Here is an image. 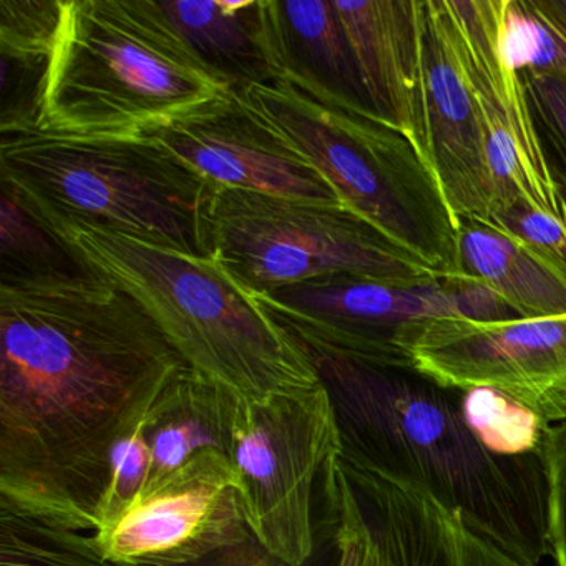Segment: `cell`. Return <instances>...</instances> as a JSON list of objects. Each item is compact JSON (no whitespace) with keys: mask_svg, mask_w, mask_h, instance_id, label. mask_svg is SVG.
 <instances>
[{"mask_svg":"<svg viewBox=\"0 0 566 566\" xmlns=\"http://www.w3.org/2000/svg\"><path fill=\"white\" fill-rule=\"evenodd\" d=\"M343 203L447 281H463L459 223L422 151L376 118L317 101L281 77L238 91Z\"/></svg>","mask_w":566,"mask_h":566,"instance_id":"6","label":"cell"},{"mask_svg":"<svg viewBox=\"0 0 566 566\" xmlns=\"http://www.w3.org/2000/svg\"><path fill=\"white\" fill-rule=\"evenodd\" d=\"M423 155L459 221L499 228L479 105L447 0H422Z\"/></svg>","mask_w":566,"mask_h":566,"instance_id":"13","label":"cell"},{"mask_svg":"<svg viewBox=\"0 0 566 566\" xmlns=\"http://www.w3.org/2000/svg\"><path fill=\"white\" fill-rule=\"evenodd\" d=\"M340 462L400 566H526L423 490L346 457Z\"/></svg>","mask_w":566,"mask_h":566,"instance_id":"16","label":"cell"},{"mask_svg":"<svg viewBox=\"0 0 566 566\" xmlns=\"http://www.w3.org/2000/svg\"><path fill=\"white\" fill-rule=\"evenodd\" d=\"M0 181L51 228L85 224L208 256L217 187L151 138L2 135Z\"/></svg>","mask_w":566,"mask_h":566,"instance_id":"5","label":"cell"},{"mask_svg":"<svg viewBox=\"0 0 566 566\" xmlns=\"http://www.w3.org/2000/svg\"><path fill=\"white\" fill-rule=\"evenodd\" d=\"M207 231L208 256L254 294L336 274L400 286L443 280L343 201L217 188Z\"/></svg>","mask_w":566,"mask_h":566,"instance_id":"7","label":"cell"},{"mask_svg":"<svg viewBox=\"0 0 566 566\" xmlns=\"http://www.w3.org/2000/svg\"><path fill=\"white\" fill-rule=\"evenodd\" d=\"M231 91L158 0H64L39 130L144 137Z\"/></svg>","mask_w":566,"mask_h":566,"instance_id":"4","label":"cell"},{"mask_svg":"<svg viewBox=\"0 0 566 566\" xmlns=\"http://www.w3.org/2000/svg\"><path fill=\"white\" fill-rule=\"evenodd\" d=\"M88 271L69 244L0 181V280L65 276Z\"/></svg>","mask_w":566,"mask_h":566,"instance_id":"21","label":"cell"},{"mask_svg":"<svg viewBox=\"0 0 566 566\" xmlns=\"http://www.w3.org/2000/svg\"><path fill=\"white\" fill-rule=\"evenodd\" d=\"M270 11L281 77L324 104L380 120L334 0H270Z\"/></svg>","mask_w":566,"mask_h":566,"instance_id":"17","label":"cell"},{"mask_svg":"<svg viewBox=\"0 0 566 566\" xmlns=\"http://www.w3.org/2000/svg\"><path fill=\"white\" fill-rule=\"evenodd\" d=\"M64 0H0V52L52 57Z\"/></svg>","mask_w":566,"mask_h":566,"instance_id":"24","label":"cell"},{"mask_svg":"<svg viewBox=\"0 0 566 566\" xmlns=\"http://www.w3.org/2000/svg\"><path fill=\"white\" fill-rule=\"evenodd\" d=\"M510 0H447L479 105L500 224L512 211L556 214L565 207L558 174L539 137L522 74L506 49Z\"/></svg>","mask_w":566,"mask_h":566,"instance_id":"10","label":"cell"},{"mask_svg":"<svg viewBox=\"0 0 566 566\" xmlns=\"http://www.w3.org/2000/svg\"><path fill=\"white\" fill-rule=\"evenodd\" d=\"M535 449L548 485V556L566 566V422L543 427Z\"/></svg>","mask_w":566,"mask_h":566,"instance_id":"27","label":"cell"},{"mask_svg":"<svg viewBox=\"0 0 566 566\" xmlns=\"http://www.w3.org/2000/svg\"><path fill=\"white\" fill-rule=\"evenodd\" d=\"M237 400V394L191 369L178 374L142 420L151 453L145 490L177 472L201 450L217 449L230 457Z\"/></svg>","mask_w":566,"mask_h":566,"instance_id":"20","label":"cell"},{"mask_svg":"<svg viewBox=\"0 0 566 566\" xmlns=\"http://www.w3.org/2000/svg\"><path fill=\"white\" fill-rule=\"evenodd\" d=\"M195 54L234 92L281 78L270 0H158Z\"/></svg>","mask_w":566,"mask_h":566,"instance_id":"18","label":"cell"},{"mask_svg":"<svg viewBox=\"0 0 566 566\" xmlns=\"http://www.w3.org/2000/svg\"><path fill=\"white\" fill-rule=\"evenodd\" d=\"M520 74L525 82L539 137L559 181L566 185V77L542 71H523Z\"/></svg>","mask_w":566,"mask_h":566,"instance_id":"26","label":"cell"},{"mask_svg":"<svg viewBox=\"0 0 566 566\" xmlns=\"http://www.w3.org/2000/svg\"><path fill=\"white\" fill-rule=\"evenodd\" d=\"M563 193H565V207L556 217L530 213V211H512L503 218L500 230L525 238L530 243L543 248L566 264V185H563Z\"/></svg>","mask_w":566,"mask_h":566,"instance_id":"28","label":"cell"},{"mask_svg":"<svg viewBox=\"0 0 566 566\" xmlns=\"http://www.w3.org/2000/svg\"><path fill=\"white\" fill-rule=\"evenodd\" d=\"M256 297L303 346L400 367H412L407 347L427 321L513 317L499 297L462 281L400 286L336 274Z\"/></svg>","mask_w":566,"mask_h":566,"instance_id":"9","label":"cell"},{"mask_svg":"<svg viewBox=\"0 0 566 566\" xmlns=\"http://www.w3.org/2000/svg\"><path fill=\"white\" fill-rule=\"evenodd\" d=\"M188 369L91 270L0 280V505L97 532L115 447Z\"/></svg>","mask_w":566,"mask_h":566,"instance_id":"1","label":"cell"},{"mask_svg":"<svg viewBox=\"0 0 566 566\" xmlns=\"http://www.w3.org/2000/svg\"><path fill=\"white\" fill-rule=\"evenodd\" d=\"M462 283L499 297L520 319L566 316V264L525 238L459 221Z\"/></svg>","mask_w":566,"mask_h":566,"instance_id":"19","label":"cell"},{"mask_svg":"<svg viewBox=\"0 0 566 566\" xmlns=\"http://www.w3.org/2000/svg\"><path fill=\"white\" fill-rule=\"evenodd\" d=\"M150 469V447L145 440L140 422L115 447L112 455L111 480L98 512V530L111 525L118 516L124 515L128 506L142 495L147 486Z\"/></svg>","mask_w":566,"mask_h":566,"instance_id":"25","label":"cell"},{"mask_svg":"<svg viewBox=\"0 0 566 566\" xmlns=\"http://www.w3.org/2000/svg\"><path fill=\"white\" fill-rule=\"evenodd\" d=\"M0 566H125L104 555L94 536L0 505Z\"/></svg>","mask_w":566,"mask_h":566,"instance_id":"22","label":"cell"},{"mask_svg":"<svg viewBox=\"0 0 566 566\" xmlns=\"http://www.w3.org/2000/svg\"><path fill=\"white\" fill-rule=\"evenodd\" d=\"M250 535L230 457L205 449L94 538L120 565L191 566Z\"/></svg>","mask_w":566,"mask_h":566,"instance_id":"12","label":"cell"},{"mask_svg":"<svg viewBox=\"0 0 566 566\" xmlns=\"http://www.w3.org/2000/svg\"><path fill=\"white\" fill-rule=\"evenodd\" d=\"M539 8L566 29V0H536Z\"/></svg>","mask_w":566,"mask_h":566,"instance_id":"30","label":"cell"},{"mask_svg":"<svg viewBox=\"0 0 566 566\" xmlns=\"http://www.w3.org/2000/svg\"><path fill=\"white\" fill-rule=\"evenodd\" d=\"M144 137L160 144L217 188L340 201L326 178L268 128L234 91Z\"/></svg>","mask_w":566,"mask_h":566,"instance_id":"14","label":"cell"},{"mask_svg":"<svg viewBox=\"0 0 566 566\" xmlns=\"http://www.w3.org/2000/svg\"><path fill=\"white\" fill-rule=\"evenodd\" d=\"M303 347L333 400L343 455L429 493L523 565H542L548 485L536 449H499L473 420L465 390L413 367Z\"/></svg>","mask_w":566,"mask_h":566,"instance_id":"2","label":"cell"},{"mask_svg":"<svg viewBox=\"0 0 566 566\" xmlns=\"http://www.w3.org/2000/svg\"><path fill=\"white\" fill-rule=\"evenodd\" d=\"M340 450L323 382L264 399L238 396L230 460L244 522L284 566H303L313 555L314 486Z\"/></svg>","mask_w":566,"mask_h":566,"instance_id":"8","label":"cell"},{"mask_svg":"<svg viewBox=\"0 0 566 566\" xmlns=\"http://www.w3.org/2000/svg\"><path fill=\"white\" fill-rule=\"evenodd\" d=\"M334 8L374 112L423 154L422 0H334Z\"/></svg>","mask_w":566,"mask_h":566,"instance_id":"15","label":"cell"},{"mask_svg":"<svg viewBox=\"0 0 566 566\" xmlns=\"http://www.w3.org/2000/svg\"><path fill=\"white\" fill-rule=\"evenodd\" d=\"M191 566H284L253 535Z\"/></svg>","mask_w":566,"mask_h":566,"instance_id":"29","label":"cell"},{"mask_svg":"<svg viewBox=\"0 0 566 566\" xmlns=\"http://www.w3.org/2000/svg\"><path fill=\"white\" fill-rule=\"evenodd\" d=\"M52 230L147 311L193 373L251 400L321 382L300 340L213 258L85 224Z\"/></svg>","mask_w":566,"mask_h":566,"instance_id":"3","label":"cell"},{"mask_svg":"<svg viewBox=\"0 0 566 566\" xmlns=\"http://www.w3.org/2000/svg\"><path fill=\"white\" fill-rule=\"evenodd\" d=\"M324 522L336 555L334 566H400L377 526L360 505L340 462V452L321 476Z\"/></svg>","mask_w":566,"mask_h":566,"instance_id":"23","label":"cell"},{"mask_svg":"<svg viewBox=\"0 0 566 566\" xmlns=\"http://www.w3.org/2000/svg\"><path fill=\"white\" fill-rule=\"evenodd\" d=\"M407 354L413 369L442 386L492 390L543 426L566 422V316L439 317L417 327Z\"/></svg>","mask_w":566,"mask_h":566,"instance_id":"11","label":"cell"}]
</instances>
